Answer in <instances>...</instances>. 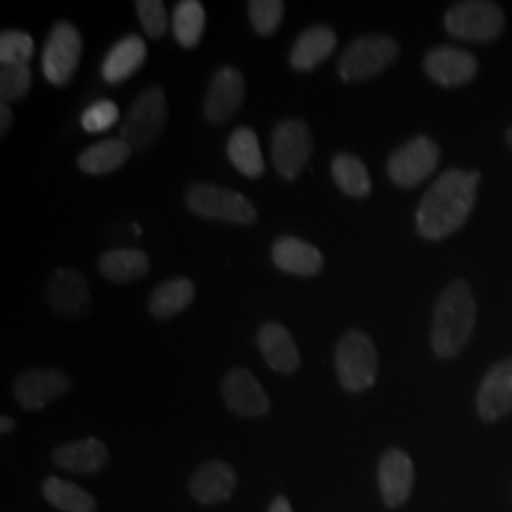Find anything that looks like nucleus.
Segmentation results:
<instances>
[{"label":"nucleus","instance_id":"1","mask_svg":"<svg viewBox=\"0 0 512 512\" xmlns=\"http://www.w3.org/2000/svg\"><path fill=\"white\" fill-rule=\"evenodd\" d=\"M478 183V171L450 169L442 173L425 192L416 213L421 238L439 241L458 232L475 207Z\"/></svg>","mask_w":512,"mask_h":512},{"label":"nucleus","instance_id":"2","mask_svg":"<svg viewBox=\"0 0 512 512\" xmlns=\"http://www.w3.org/2000/svg\"><path fill=\"white\" fill-rule=\"evenodd\" d=\"M476 325V302L467 281H452L442 294L433 313L431 346L440 359H454L467 346Z\"/></svg>","mask_w":512,"mask_h":512},{"label":"nucleus","instance_id":"3","mask_svg":"<svg viewBox=\"0 0 512 512\" xmlns=\"http://www.w3.org/2000/svg\"><path fill=\"white\" fill-rule=\"evenodd\" d=\"M334 363L338 380L349 393H363L376 384L378 351L363 330H349L340 338Z\"/></svg>","mask_w":512,"mask_h":512},{"label":"nucleus","instance_id":"4","mask_svg":"<svg viewBox=\"0 0 512 512\" xmlns=\"http://www.w3.org/2000/svg\"><path fill=\"white\" fill-rule=\"evenodd\" d=\"M401 54L395 38L368 35L357 38L344 50L338 61V74L346 82H363L385 71Z\"/></svg>","mask_w":512,"mask_h":512},{"label":"nucleus","instance_id":"5","mask_svg":"<svg viewBox=\"0 0 512 512\" xmlns=\"http://www.w3.org/2000/svg\"><path fill=\"white\" fill-rule=\"evenodd\" d=\"M167 120V101L160 86L141 93L129 107L128 116L120 128V137L131 150H147L160 137Z\"/></svg>","mask_w":512,"mask_h":512},{"label":"nucleus","instance_id":"6","mask_svg":"<svg viewBox=\"0 0 512 512\" xmlns=\"http://www.w3.org/2000/svg\"><path fill=\"white\" fill-rule=\"evenodd\" d=\"M188 207L203 219L222 220L230 224H253L256 211L253 203L234 190L215 184H192L186 192Z\"/></svg>","mask_w":512,"mask_h":512},{"label":"nucleus","instance_id":"7","mask_svg":"<svg viewBox=\"0 0 512 512\" xmlns=\"http://www.w3.org/2000/svg\"><path fill=\"white\" fill-rule=\"evenodd\" d=\"M444 25L452 37L469 42H492L505 27V14L494 2L471 0L450 8Z\"/></svg>","mask_w":512,"mask_h":512},{"label":"nucleus","instance_id":"8","mask_svg":"<svg viewBox=\"0 0 512 512\" xmlns=\"http://www.w3.org/2000/svg\"><path fill=\"white\" fill-rule=\"evenodd\" d=\"M82 57V38L69 21L55 23L42 52V73L55 86L71 82Z\"/></svg>","mask_w":512,"mask_h":512},{"label":"nucleus","instance_id":"9","mask_svg":"<svg viewBox=\"0 0 512 512\" xmlns=\"http://www.w3.org/2000/svg\"><path fill=\"white\" fill-rule=\"evenodd\" d=\"M439 158V145L427 135H418L391 154L387 162V173L397 186L410 188L433 175L439 165Z\"/></svg>","mask_w":512,"mask_h":512},{"label":"nucleus","instance_id":"10","mask_svg":"<svg viewBox=\"0 0 512 512\" xmlns=\"http://www.w3.org/2000/svg\"><path fill=\"white\" fill-rule=\"evenodd\" d=\"M313 139L308 124L300 120H285L274 131L272 137V158L277 173L294 181L310 160Z\"/></svg>","mask_w":512,"mask_h":512},{"label":"nucleus","instance_id":"11","mask_svg":"<svg viewBox=\"0 0 512 512\" xmlns=\"http://www.w3.org/2000/svg\"><path fill=\"white\" fill-rule=\"evenodd\" d=\"M71 389L69 376L59 368H38L19 374L14 397L25 410H42Z\"/></svg>","mask_w":512,"mask_h":512},{"label":"nucleus","instance_id":"12","mask_svg":"<svg viewBox=\"0 0 512 512\" xmlns=\"http://www.w3.org/2000/svg\"><path fill=\"white\" fill-rule=\"evenodd\" d=\"M226 406L241 418H260L270 412V399L255 376L245 368L230 370L222 385Z\"/></svg>","mask_w":512,"mask_h":512},{"label":"nucleus","instance_id":"13","mask_svg":"<svg viewBox=\"0 0 512 512\" xmlns=\"http://www.w3.org/2000/svg\"><path fill=\"white\" fill-rule=\"evenodd\" d=\"M245 97V82L238 69L220 67L213 74L203 101V114L211 124L228 122L241 107Z\"/></svg>","mask_w":512,"mask_h":512},{"label":"nucleus","instance_id":"14","mask_svg":"<svg viewBox=\"0 0 512 512\" xmlns=\"http://www.w3.org/2000/svg\"><path fill=\"white\" fill-rule=\"evenodd\" d=\"M46 300L57 315L78 317L84 315L90 308L92 294L88 281L78 270L59 268L48 281Z\"/></svg>","mask_w":512,"mask_h":512},{"label":"nucleus","instance_id":"15","mask_svg":"<svg viewBox=\"0 0 512 512\" xmlns=\"http://www.w3.org/2000/svg\"><path fill=\"white\" fill-rule=\"evenodd\" d=\"M425 73L444 88H456L469 84L478 73L475 55L454 46H437L423 61Z\"/></svg>","mask_w":512,"mask_h":512},{"label":"nucleus","instance_id":"16","mask_svg":"<svg viewBox=\"0 0 512 512\" xmlns=\"http://www.w3.org/2000/svg\"><path fill=\"white\" fill-rule=\"evenodd\" d=\"M480 418L497 421L512 412V357L490 368L476 395Z\"/></svg>","mask_w":512,"mask_h":512},{"label":"nucleus","instance_id":"17","mask_svg":"<svg viewBox=\"0 0 512 512\" xmlns=\"http://www.w3.org/2000/svg\"><path fill=\"white\" fill-rule=\"evenodd\" d=\"M378 484L389 509H399L408 501L414 486V463L399 448L387 450L378 467Z\"/></svg>","mask_w":512,"mask_h":512},{"label":"nucleus","instance_id":"18","mask_svg":"<svg viewBox=\"0 0 512 512\" xmlns=\"http://www.w3.org/2000/svg\"><path fill=\"white\" fill-rule=\"evenodd\" d=\"M236 473L220 459H211L200 465L188 488L192 497L202 505H215L230 499L236 490Z\"/></svg>","mask_w":512,"mask_h":512},{"label":"nucleus","instance_id":"19","mask_svg":"<svg viewBox=\"0 0 512 512\" xmlns=\"http://www.w3.org/2000/svg\"><path fill=\"white\" fill-rule=\"evenodd\" d=\"M272 258L279 270L302 277L317 275L325 266V258L317 247L293 236H285L275 241Z\"/></svg>","mask_w":512,"mask_h":512},{"label":"nucleus","instance_id":"20","mask_svg":"<svg viewBox=\"0 0 512 512\" xmlns=\"http://www.w3.org/2000/svg\"><path fill=\"white\" fill-rule=\"evenodd\" d=\"M52 458L55 465H59L69 473L93 475V473H99L109 461V450L105 442L95 437H88V439L74 440L55 448Z\"/></svg>","mask_w":512,"mask_h":512},{"label":"nucleus","instance_id":"21","mask_svg":"<svg viewBox=\"0 0 512 512\" xmlns=\"http://www.w3.org/2000/svg\"><path fill=\"white\" fill-rule=\"evenodd\" d=\"M256 344L264 361L279 374H291L300 366V355L291 332L279 323H266L258 329Z\"/></svg>","mask_w":512,"mask_h":512},{"label":"nucleus","instance_id":"22","mask_svg":"<svg viewBox=\"0 0 512 512\" xmlns=\"http://www.w3.org/2000/svg\"><path fill=\"white\" fill-rule=\"evenodd\" d=\"M147 61V44L137 35L124 37L110 48L103 61V78L109 84H120L128 80L131 74L137 73L141 65Z\"/></svg>","mask_w":512,"mask_h":512},{"label":"nucleus","instance_id":"23","mask_svg":"<svg viewBox=\"0 0 512 512\" xmlns=\"http://www.w3.org/2000/svg\"><path fill=\"white\" fill-rule=\"evenodd\" d=\"M336 33L327 25H313L296 38L291 50V65L296 71H313L336 48Z\"/></svg>","mask_w":512,"mask_h":512},{"label":"nucleus","instance_id":"24","mask_svg":"<svg viewBox=\"0 0 512 512\" xmlns=\"http://www.w3.org/2000/svg\"><path fill=\"white\" fill-rule=\"evenodd\" d=\"M131 154L128 143L118 139H105L86 148L78 156V167L88 175H107L126 164Z\"/></svg>","mask_w":512,"mask_h":512},{"label":"nucleus","instance_id":"25","mask_svg":"<svg viewBox=\"0 0 512 512\" xmlns=\"http://www.w3.org/2000/svg\"><path fill=\"white\" fill-rule=\"evenodd\" d=\"M148 268L150 260L141 249H112L99 260V272L114 283L137 281Z\"/></svg>","mask_w":512,"mask_h":512},{"label":"nucleus","instance_id":"26","mask_svg":"<svg viewBox=\"0 0 512 512\" xmlns=\"http://www.w3.org/2000/svg\"><path fill=\"white\" fill-rule=\"evenodd\" d=\"M194 283L186 277L169 279L162 283L148 300V310L154 317L169 319L177 313L186 310L194 300Z\"/></svg>","mask_w":512,"mask_h":512},{"label":"nucleus","instance_id":"27","mask_svg":"<svg viewBox=\"0 0 512 512\" xmlns=\"http://www.w3.org/2000/svg\"><path fill=\"white\" fill-rule=\"evenodd\" d=\"M228 158L245 177L258 179L264 173V158L258 137L251 128H238L228 139Z\"/></svg>","mask_w":512,"mask_h":512},{"label":"nucleus","instance_id":"28","mask_svg":"<svg viewBox=\"0 0 512 512\" xmlns=\"http://www.w3.org/2000/svg\"><path fill=\"white\" fill-rule=\"evenodd\" d=\"M42 494L50 505L63 512H95L97 503L92 494L69 480L48 476L42 482Z\"/></svg>","mask_w":512,"mask_h":512},{"label":"nucleus","instance_id":"29","mask_svg":"<svg viewBox=\"0 0 512 512\" xmlns=\"http://www.w3.org/2000/svg\"><path fill=\"white\" fill-rule=\"evenodd\" d=\"M332 177L338 184V188L351 198H366L372 190L370 175L366 165L351 156V154H338L332 160Z\"/></svg>","mask_w":512,"mask_h":512},{"label":"nucleus","instance_id":"30","mask_svg":"<svg viewBox=\"0 0 512 512\" xmlns=\"http://www.w3.org/2000/svg\"><path fill=\"white\" fill-rule=\"evenodd\" d=\"M205 31V8L198 0H183L173 12V33L184 48L200 44Z\"/></svg>","mask_w":512,"mask_h":512},{"label":"nucleus","instance_id":"31","mask_svg":"<svg viewBox=\"0 0 512 512\" xmlns=\"http://www.w3.org/2000/svg\"><path fill=\"white\" fill-rule=\"evenodd\" d=\"M33 84L29 65H2L0 69V99L10 105L23 99Z\"/></svg>","mask_w":512,"mask_h":512},{"label":"nucleus","instance_id":"32","mask_svg":"<svg viewBox=\"0 0 512 512\" xmlns=\"http://www.w3.org/2000/svg\"><path fill=\"white\" fill-rule=\"evenodd\" d=\"M285 4L281 0H253L249 2L251 25L260 37H270L283 21Z\"/></svg>","mask_w":512,"mask_h":512},{"label":"nucleus","instance_id":"33","mask_svg":"<svg viewBox=\"0 0 512 512\" xmlns=\"http://www.w3.org/2000/svg\"><path fill=\"white\" fill-rule=\"evenodd\" d=\"M35 54V42L23 31H4L0 37L2 65H27Z\"/></svg>","mask_w":512,"mask_h":512},{"label":"nucleus","instance_id":"34","mask_svg":"<svg viewBox=\"0 0 512 512\" xmlns=\"http://www.w3.org/2000/svg\"><path fill=\"white\" fill-rule=\"evenodd\" d=\"M137 14L141 19V25L145 29L148 37L158 40L167 33V12H165L164 2L162 0H139L137 4Z\"/></svg>","mask_w":512,"mask_h":512},{"label":"nucleus","instance_id":"35","mask_svg":"<svg viewBox=\"0 0 512 512\" xmlns=\"http://www.w3.org/2000/svg\"><path fill=\"white\" fill-rule=\"evenodd\" d=\"M118 107L109 101H97L84 110L82 114V128L88 133H103L107 129L112 128L118 122Z\"/></svg>","mask_w":512,"mask_h":512},{"label":"nucleus","instance_id":"36","mask_svg":"<svg viewBox=\"0 0 512 512\" xmlns=\"http://www.w3.org/2000/svg\"><path fill=\"white\" fill-rule=\"evenodd\" d=\"M10 128H12V110H10V105L0 103V131H2V135H6Z\"/></svg>","mask_w":512,"mask_h":512},{"label":"nucleus","instance_id":"37","mask_svg":"<svg viewBox=\"0 0 512 512\" xmlns=\"http://www.w3.org/2000/svg\"><path fill=\"white\" fill-rule=\"evenodd\" d=\"M268 512H293V507H291V503H289L287 497L279 495V497H275L274 501H272L270 511Z\"/></svg>","mask_w":512,"mask_h":512},{"label":"nucleus","instance_id":"38","mask_svg":"<svg viewBox=\"0 0 512 512\" xmlns=\"http://www.w3.org/2000/svg\"><path fill=\"white\" fill-rule=\"evenodd\" d=\"M14 427H16V421L12 420V418H8V416L0 418V433L2 435H10L14 431Z\"/></svg>","mask_w":512,"mask_h":512},{"label":"nucleus","instance_id":"39","mask_svg":"<svg viewBox=\"0 0 512 512\" xmlns=\"http://www.w3.org/2000/svg\"><path fill=\"white\" fill-rule=\"evenodd\" d=\"M133 232H135L137 236H141V234H143V228H141L139 224H133Z\"/></svg>","mask_w":512,"mask_h":512},{"label":"nucleus","instance_id":"40","mask_svg":"<svg viewBox=\"0 0 512 512\" xmlns=\"http://www.w3.org/2000/svg\"><path fill=\"white\" fill-rule=\"evenodd\" d=\"M507 141H509V145H511L512 148V126L507 129Z\"/></svg>","mask_w":512,"mask_h":512}]
</instances>
